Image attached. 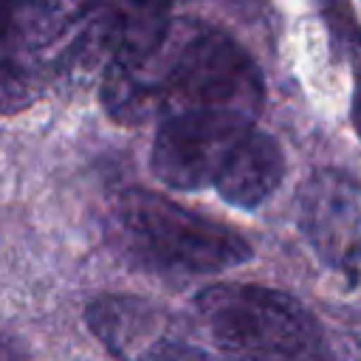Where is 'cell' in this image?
Wrapping results in <instances>:
<instances>
[{"mask_svg":"<svg viewBox=\"0 0 361 361\" xmlns=\"http://www.w3.org/2000/svg\"><path fill=\"white\" fill-rule=\"evenodd\" d=\"M102 102L124 124L166 121L200 110L254 121L262 107V76L228 34L189 23L172 25L144 59L110 65L102 76Z\"/></svg>","mask_w":361,"mask_h":361,"instance_id":"obj_1","label":"cell"},{"mask_svg":"<svg viewBox=\"0 0 361 361\" xmlns=\"http://www.w3.org/2000/svg\"><path fill=\"white\" fill-rule=\"evenodd\" d=\"M192 310L228 361H330L316 316L282 290L220 282L203 288Z\"/></svg>","mask_w":361,"mask_h":361,"instance_id":"obj_2","label":"cell"},{"mask_svg":"<svg viewBox=\"0 0 361 361\" xmlns=\"http://www.w3.org/2000/svg\"><path fill=\"white\" fill-rule=\"evenodd\" d=\"M93 0H0V113L34 104L56 79L87 71Z\"/></svg>","mask_w":361,"mask_h":361,"instance_id":"obj_3","label":"cell"},{"mask_svg":"<svg viewBox=\"0 0 361 361\" xmlns=\"http://www.w3.org/2000/svg\"><path fill=\"white\" fill-rule=\"evenodd\" d=\"M110 226L130 259L164 274H214L251 257V245L234 228L147 189L118 195Z\"/></svg>","mask_w":361,"mask_h":361,"instance_id":"obj_4","label":"cell"},{"mask_svg":"<svg viewBox=\"0 0 361 361\" xmlns=\"http://www.w3.org/2000/svg\"><path fill=\"white\" fill-rule=\"evenodd\" d=\"M254 127L237 113H183L158 124L152 144V172L172 189L195 192L214 186L234 147Z\"/></svg>","mask_w":361,"mask_h":361,"instance_id":"obj_5","label":"cell"},{"mask_svg":"<svg viewBox=\"0 0 361 361\" xmlns=\"http://www.w3.org/2000/svg\"><path fill=\"white\" fill-rule=\"evenodd\" d=\"M296 220L324 265L355 276L361 265V180L344 169H316L299 189Z\"/></svg>","mask_w":361,"mask_h":361,"instance_id":"obj_6","label":"cell"},{"mask_svg":"<svg viewBox=\"0 0 361 361\" xmlns=\"http://www.w3.org/2000/svg\"><path fill=\"white\" fill-rule=\"evenodd\" d=\"M85 319L90 333L118 361H166L186 344L172 313L141 296H96Z\"/></svg>","mask_w":361,"mask_h":361,"instance_id":"obj_7","label":"cell"},{"mask_svg":"<svg viewBox=\"0 0 361 361\" xmlns=\"http://www.w3.org/2000/svg\"><path fill=\"white\" fill-rule=\"evenodd\" d=\"M180 0H93L87 28V71L144 59L152 54L175 20Z\"/></svg>","mask_w":361,"mask_h":361,"instance_id":"obj_8","label":"cell"},{"mask_svg":"<svg viewBox=\"0 0 361 361\" xmlns=\"http://www.w3.org/2000/svg\"><path fill=\"white\" fill-rule=\"evenodd\" d=\"M285 175V155L274 135L251 127L220 169L214 189L237 209H257L265 203Z\"/></svg>","mask_w":361,"mask_h":361,"instance_id":"obj_9","label":"cell"},{"mask_svg":"<svg viewBox=\"0 0 361 361\" xmlns=\"http://www.w3.org/2000/svg\"><path fill=\"white\" fill-rule=\"evenodd\" d=\"M322 14L327 20V28L333 34V39L338 42V48H350V51H361V28L355 25V17L347 6V0H319Z\"/></svg>","mask_w":361,"mask_h":361,"instance_id":"obj_10","label":"cell"},{"mask_svg":"<svg viewBox=\"0 0 361 361\" xmlns=\"http://www.w3.org/2000/svg\"><path fill=\"white\" fill-rule=\"evenodd\" d=\"M0 361H25V347L6 330H0Z\"/></svg>","mask_w":361,"mask_h":361,"instance_id":"obj_11","label":"cell"},{"mask_svg":"<svg viewBox=\"0 0 361 361\" xmlns=\"http://www.w3.org/2000/svg\"><path fill=\"white\" fill-rule=\"evenodd\" d=\"M166 361H228V358H217V355H209V353H200V350L183 344V347H178Z\"/></svg>","mask_w":361,"mask_h":361,"instance_id":"obj_12","label":"cell"},{"mask_svg":"<svg viewBox=\"0 0 361 361\" xmlns=\"http://www.w3.org/2000/svg\"><path fill=\"white\" fill-rule=\"evenodd\" d=\"M353 124H355V130H358V135H361V79H358L355 96H353Z\"/></svg>","mask_w":361,"mask_h":361,"instance_id":"obj_13","label":"cell"}]
</instances>
